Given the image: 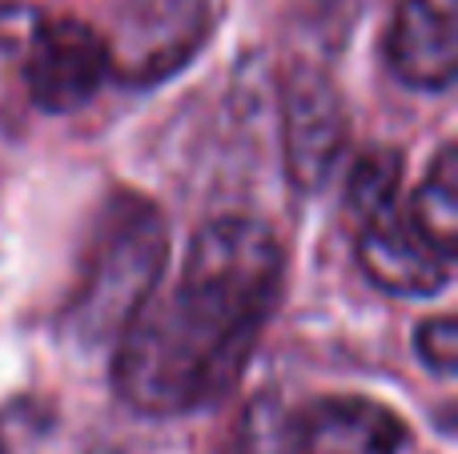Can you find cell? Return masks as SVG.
Returning a JSON list of instances; mask_svg holds the SVG:
<instances>
[{"label":"cell","mask_w":458,"mask_h":454,"mask_svg":"<svg viewBox=\"0 0 458 454\" xmlns=\"http://www.w3.org/2000/svg\"><path fill=\"white\" fill-rule=\"evenodd\" d=\"M406 426L390 407L362 394H330L293 418V454H403Z\"/></svg>","instance_id":"cell-8"},{"label":"cell","mask_w":458,"mask_h":454,"mask_svg":"<svg viewBox=\"0 0 458 454\" xmlns=\"http://www.w3.org/2000/svg\"><path fill=\"white\" fill-rule=\"evenodd\" d=\"M398 181H403V157L394 149H366L358 165L350 169L346 206L358 222H370L378 214L398 209Z\"/></svg>","instance_id":"cell-10"},{"label":"cell","mask_w":458,"mask_h":454,"mask_svg":"<svg viewBox=\"0 0 458 454\" xmlns=\"http://www.w3.org/2000/svg\"><path fill=\"white\" fill-rule=\"evenodd\" d=\"M169 265V225L149 198L117 193L89 233L64 326L81 346H113Z\"/></svg>","instance_id":"cell-2"},{"label":"cell","mask_w":458,"mask_h":454,"mask_svg":"<svg viewBox=\"0 0 458 454\" xmlns=\"http://www.w3.org/2000/svg\"><path fill=\"white\" fill-rule=\"evenodd\" d=\"M390 72L414 93H443L458 77V0H403L386 40Z\"/></svg>","instance_id":"cell-6"},{"label":"cell","mask_w":458,"mask_h":454,"mask_svg":"<svg viewBox=\"0 0 458 454\" xmlns=\"http://www.w3.org/2000/svg\"><path fill=\"white\" fill-rule=\"evenodd\" d=\"M414 350L422 366L435 370L438 378H451L458 370V322L454 318H427L414 330Z\"/></svg>","instance_id":"cell-11"},{"label":"cell","mask_w":458,"mask_h":454,"mask_svg":"<svg viewBox=\"0 0 458 454\" xmlns=\"http://www.w3.org/2000/svg\"><path fill=\"white\" fill-rule=\"evenodd\" d=\"M346 109L334 80L318 69H298L285 85L282 101V141L285 169L301 193H318L330 181L342 149H346Z\"/></svg>","instance_id":"cell-5"},{"label":"cell","mask_w":458,"mask_h":454,"mask_svg":"<svg viewBox=\"0 0 458 454\" xmlns=\"http://www.w3.org/2000/svg\"><path fill=\"white\" fill-rule=\"evenodd\" d=\"M411 225L446 257L454 262L458 254V149L451 141L438 149L427 181L419 185L411 201Z\"/></svg>","instance_id":"cell-9"},{"label":"cell","mask_w":458,"mask_h":454,"mask_svg":"<svg viewBox=\"0 0 458 454\" xmlns=\"http://www.w3.org/2000/svg\"><path fill=\"white\" fill-rule=\"evenodd\" d=\"M358 262L374 286L398 298H430L451 282V262L414 230L403 209L358 222Z\"/></svg>","instance_id":"cell-7"},{"label":"cell","mask_w":458,"mask_h":454,"mask_svg":"<svg viewBox=\"0 0 458 454\" xmlns=\"http://www.w3.org/2000/svg\"><path fill=\"white\" fill-rule=\"evenodd\" d=\"M285 254L269 225L217 217L193 233L182 273L133 314L113 358L121 402L149 418L214 407L237 386L274 306Z\"/></svg>","instance_id":"cell-1"},{"label":"cell","mask_w":458,"mask_h":454,"mask_svg":"<svg viewBox=\"0 0 458 454\" xmlns=\"http://www.w3.org/2000/svg\"><path fill=\"white\" fill-rule=\"evenodd\" d=\"M209 37L206 0H121L105 48L109 77L125 88H153L177 77Z\"/></svg>","instance_id":"cell-3"},{"label":"cell","mask_w":458,"mask_h":454,"mask_svg":"<svg viewBox=\"0 0 458 454\" xmlns=\"http://www.w3.org/2000/svg\"><path fill=\"white\" fill-rule=\"evenodd\" d=\"M105 80H109V48L93 24L72 16L37 21L24 69V85L37 109L72 113L93 101Z\"/></svg>","instance_id":"cell-4"}]
</instances>
